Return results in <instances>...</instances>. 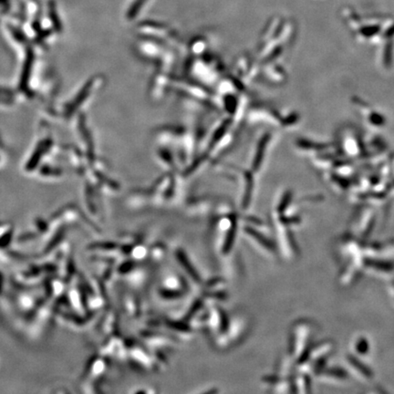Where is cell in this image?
Masks as SVG:
<instances>
[{"label":"cell","instance_id":"obj_7","mask_svg":"<svg viewBox=\"0 0 394 394\" xmlns=\"http://www.w3.org/2000/svg\"><path fill=\"white\" fill-rule=\"evenodd\" d=\"M354 350L359 356H364L370 351V345L364 337H359L354 343Z\"/></svg>","mask_w":394,"mask_h":394},{"label":"cell","instance_id":"obj_1","mask_svg":"<svg viewBox=\"0 0 394 394\" xmlns=\"http://www.w3.org/2000/svg\"><path fill=\"white\" fill-rule=\"evenodd\" d=\"M313 334V327L310 323L300 322L293 330V356L299 361L304 357L308 349L311 347L310 342Z\"/></svg>","mask_w":394,"mask_h":394},{"label":"cell","instance_id":"obj_5","mask_svg":"<svg viewBox=\"0 0 394 394\" xmlns=\"http://www.w3.org/2000/svg\"><path fill=\"white\" fill-rule=\"evenodd\" d=\"M319 374L323 379H329L333 380H345L348 378V374L341 369L338 368H330L323 369Z\"/></svg>","mask_w":394,"mask_h":394},{"label":"cell","instance_id":"obj_6","mask_svg":"<svg viewBox=\"0 0 394 394\" xmlns=\"http://www.w3.org/2000/svg\"><path fill=\"white\" fill-rule=\"evenodd\" d=\"M294 386L297 388L296 392L304 393V394L309 393L310 387H311V382H310V378L308 374H306V373H304V372L301 373L300 375L297 378Z\"/></svg>","mask_w":394,"mask_h":394},{"label":"cell","instance_id":"obj_4","mask_svg":"<svg viewBox=\"0 0 394 394\" xmlns=\"http://www.w3.org/2000/svg\"><path fill=\"white\" fill-rule=\"evenodd\" d=\"M362 266L372 272L380 275H390L394 272V264L389 261L374 258H364Z\"/></svg>","mask_w":394,"mask_h":394},{"label":"cell","instance_id":"obj_2","mask_svg":"<svg viewBox=\"0 0 394 394\" xmlns=\"http://www.w3.org/2000/svg\"><path fill=\"white\" fill-rule=\"evenodd\" d=\"M287 227V225L281 223L279 224V226H277L279 232L280 247L287 258H292L298 255V248L294 237Z\"/></svg>","mask_w":394,"mask_h":394},{"label":"cell","instance_id":"obj_3","mask_svg":"<svg viewBox=\"0 0 394 394\" xmlns=\"http://www.w3.org/2000/svg\"><path fill=\"white\" fill-rule=\"evenodd\" d=\"M345 361H346V364L348 366L349 370L351 371V373L355 377H357L358 380L367 381L373 378V374L372 371L368 367H366L360 360H358V358H355L354 356H352V355L346 356Z\"/></svg>","mask_w":394,"mask_h":394}]
</instances>
